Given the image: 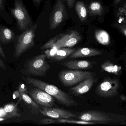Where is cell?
I'll return each instance as SVG.
<instances>
[{"label":"cell","mask_w":126,"mask_h":126,"mask_svg":"<svg viewBox=\"0 0 126 126\" xmlns=\"http://www.w3.org/2000/svg\"><path fill=\"white\" fill-rule=\"evenodd\" d=\"M22 79L28 84L42 90L54 97L61 104L67 107H72L77 105L76 102L67 93L60 90L54 85L29 76L26 77H22Z\"/></svg>","instance_id":"1"},{"label":"cell","mask_w":126,"mask_h":126,"mask_svg":"<svg viewBox=\"0 0 126 126\" xmlns=\"http://www.w3.org/2000/svg\"><path fill=\"white\" fill-rule=\"evenodd\" d=\"M45 54H41L29 60L25 65V69L21 73L34 77H43L46 75L50 66L47 62Z\"/></svg>","instance_id":"2"},{"label":"cell","mask_w":126,"mask_h":126,"mask_svg":"<svg viewBox=\"0 0 126 126\" xmlns=\"http://www.w3.org/2000/svg\"><path fill=\"white\" fill-rule=\"evenodd\" d=\"M37 26V24L32 26L19 36L14 53V56L16 59L19 57L34 46V37Z\"/></svg>","instance_id":"3"},{"label":"cell","mask_w":126,"mask_h":126,"mask_svg":"<svg viewBox=\"0 0 126 126\" xmlns=\"http://www.w3.org/2000/svg\"><path fill=\"white\" fill-rule=\"evenodd\" d=\"M95 73L79 70L62 71L59 77L61 82L65 86H73L79 83L87 78L95 77Z\"/></svg>","instance_id":"4"},{"label":"cell","mask_w":126,"mask_h":126,"mask_svg":"<svg viewBox=\"0 0 126 126\" xmlns=\"http://www.w3.org/2000/svg\"><path fill=\"white\" fill-rule=\"evenodd\" d=\"M11 12L20 31H26L32 26L31 17L21 0H14V7L11 9Z\"/></svg>","instance_id":"5"},{"label":"cell","mask_w":126,"mask_h":126,"mask_svg":"<svg viewBox=\"0 0 126 126\" xmlns=\"http://www.w3.org/2000/svg\"><path fill=\"white\" fill-rule=\"evenodd\" d=\"M119 82L117 79L105 78L95 90L96 94L105 98L115 97L118 93Z\"/></svg>","instance_id":"6"},{"label":"cell","mask_w":126,"mask_h":126,"mask_svg":"<svg viewBox=\"0 0 126 126\" xmlns=\"http://www.w3.org/2000/svg\"><path fill=\"white\" fill-rule=\"evenodd\" d=\"M67 16L64 0H57L50 15L49 28L53 30L59 27Z\"/></svg>","instance_id":"7"},{"label":"cell","mask_w":126,"mask_h":126,"mask_svg":"<svg viewBox=\"0 0 126 126\" xmlns=\"http://www.w3.org/2000/svg\"><path fill=\"white\" fill-rule=\"evenodd\" d=\"M32 98L37 104L45 107H52L54 104L53 97L38 88L32 89L29 92Z\"/></svg>","instance_id":"8"},{"label":"cell","mask_w":126,"mask_h":126,"mask_svg":"<svg viewBox=\"0 0 126 126\" xmlns=\"http://www.w3.org/2000/svg\"><path fill=\"white\" fill-rule=\"evenodd\" d=\"M81 39L79 33L75 31H71L65 34H59L55 48L71 47L76 45Z\"/></svg>","instance_id":"9"},{"label":"cell","mask_w":126,"mask_h":126,"mask_svg":"<svg viewBox=\"0 0 126 126\" xmlns=\"http://www.w3.org/2000/svg\"><path fill=\"white\" fill-rule=\"evenodd\" d=\"M78 118L82 121L101 123H109L113 120L106 114L95 110H88L83 112L79 115Z\"/></svg>","instance_id":"10"},{"label":"cell","mask_w":126,"mask_h":126,"mask_svg":"<svg viewBox=\"0 0 126 126\" xmlns=\"http://www.w3.org/2000/svg\"><path fill=\"white\" fill-rule=\"evenodd\" d=\"M40 112L44 115L54 119H67L77 117L76 115L68 110L59 108L44 107L40 110Z\"/></svg>","instance_id":"11"},{"label":"cell","mask_w":126,"mask_h":126,"mask_svg":"<svg viewBox=\"0 0 126 126\" xmlns=\"http://www.w3.org/2000/svg\"><path fill=\"white\" fill-rule=\"evenodd\" d=\"M95 82L96 79L94 77H89L83 80L78 85L71 88V91L75 95H82L88 92Z\"/></svg>","instance_id":"12"},{"label":"cell","mask_w":126,"mask_h":126,"mask_svg":"<svg viewBox=\"0 0 126 126\" xmlns=\"http://www.w3.org/2000/svg\"><path fill=\"white\" fill-rule=\"evenodd\" d=\"M94 62L88 60H72L64 63L61 64L65 67L74 70H89L94 67L95 64Z\"/></svg>","instance_id":"13"},{"label":"cell","mask_w":126,"mask_h":126,"mask_svg":"<svg viewBox=\"0 0 126 126\" xmlns=\"http://www.w3.org/2000/svg\"><path fill=\"white\" fill-rule=\"evenodd\" d=\"M102 52L94 48H82L76 50L70 56V58H78L80 57H90L101 55Z\"/></svg>","instance_id":"14"},{"label":"cell","mask_w":126,"mask_h":126,"mask_svg":"<svg viewBox=\"0 0 126 126\" xmlns=\"http://www.w3.org/2000/svg\"><path fill=\"white\" fill-rule=\"evenodd\" d=\"M101 68L103 71L116 75H119L121 72L122 68L109 60H106L101 65Z\"/></svg>","instance_id":"15"},{"label":"cell","mask_w":126,"mask_h":126,"mask_svg":"<svg viewBox=\"0 0 126 126\" xmlns=\"http://www.w3.org/2000/svg\"><path fill=\"white\" fill-rule=\"evenodd\" d=\"M14 33L12 30L6 27L0 28V40L3 43H8L11 42Z\"/></svg>","instance_id":"16"},{"label":"cell","mask_w":126,"mask_h":126,"mask_svg":"<svg viewBox=\"0 0 126 126\" xmlns=\"http://www.w3.org/2000/svg\"><path fill=\"white\" fill-rule=\"evenodd\" d=\"M76 50L75 48L69 47L60 48L57 50L52 60L56 61L63 60L70 56Z\"/></svg>","instance_id":"17"},{"label":"cell","mask_w":126,"mask_h":126,"mask_svg":"<svg viewBox=\"0 0 126 126\" xmlns=\"http://www.w3.org/2000/svg\"><path fill=\"white\" fill-rule=\"evenodd\" d=\"M95 37L98 42L103 45H108L110 43V36L104 30H98L95 33Z\"/></svg>","instance_id":"18"},{"label":"cell","mask_w":126,"mask_h":126,"mask_svg":"<svg viewBox=\"0 0 126 126\" xmlns=\"http://www.w3.org/2000/svg\"><path fill=\"white\" fill-rule=\"evenodd\" d=\"M76 12L82 22L85 21L87 17V11L85 5L82 1H78L76 5Z\"/></svg>","instance_id":"19"},{"label":"cell","mask_w":126,"mask_h":126,"mask_svg":"<svg viewBox=\"0 0 126 126\" xmlns=\"http://www.w3.org/2000/svg\"><path fill=\"white\" fill-rule=\"evenodd\" d=\"M104 12V8L100 3L93 2L89 5V12L90 15L101 16Z\"/></svg>","instance_id":"20"},{"label":"cell","mask_w":126,"mask_h":126,"mask_svg":"<svg viewBox=\"0 0 126 126\" xmlns=\"http://www.w3.org/2000/svg\"><path fill=\"white\" fill-rule=\"evenodd\" d=\"M20 95L22 97L23 100L28 105H29L30 108L33 109V110L35 112V113H37L39 111L40 108L38 105L33 100L32 98L28 95V94H26L25 93H20Z\"/></svg>","instance_id":"21"},{"label":"cell","mask_w":126,"mask_h":126,"mask_svg":"<svg viewBox=\"0 0 126 126\" xmlns=\"http://www.w3.org/2000/svg\"><path fill=\"white\" fill-rule=\"evenodd\" d=\"M3 109L11 118L19 117L20 116L18 112L17 105L14 103H9L6 105Z\"/></svg>","instance_id":"22"},{"label":"cell","mask_w":126,"mask_h":126,"mask_svg":"<svg viewBox=\"0 0 126 126\" xmlns=\"http://www.w3.org/2000/svg\"><path fill=\"white\" fill-rule=\"evenodd\" d=\"M57 121L58 123H67L69 124H76L80 125H93L95 123L93 122L85 121H76V120H71L67 119H57Z\"/></svg>","instance_id":"23"},{"label":"cell","mask_w":126,"mask_h":126,"mask_svg":"<svg viewBox=\"0 0 126 126\" xmlns=\"http://www.w3.org/2000/svg\"><path fill=\"white\" fill-rule=\"evenodd\" d=\"M126 5L119 9L118 14L119 23H123L126 24Z\"/></svg>","instance_id":"24"},{"label":"cell","mask_w":126,"mask_h":126,"mask_svg":"<svg viewBox=\"0 0 126 126\" xmlns=\"http://www.w3.org/2000/svg\"><path fill=\"white\" fill-rule=\"evenodd\" d=\"M59 48H53L46 49V50L44 51L45 54L46 56V57H47L48 59H53L55 54L56 53Z\"/></svg>","instance_id":"25"},{"label":"cell","mask_w":126,"mask_h":126,"mask_svg":"<svg viewBox=\"0 0 126 126\" xmlns=\"http://www.w3.org/2000/svg\"><path fill=\"white\" fill-rule=\"evenodd\" d=\"M57 123V120L53 119H45L40 121L39 124H50Z\"/></svg>","instance_id":"26"},{"label":"cell","mask_w":126,"mask_h":126,"mask_svg":"<svg viewBox=\"0 0 126 126\" xmlns=\"http://www.w3.org/2000/svg\"><path fill=\"white\" fill-rule=\"evenodd\" d=\"M0 118H4L6 119L10 118V117L5 111L3 108H0Z\"/></svg>","instance_id":"27"},{"label":"cell","mask_w":126,"mask_h":126,"mask_svg":"<svg viewBox=\"0 0 126 126\" xmlns=\"http://www.w3.org/2000/svg\"><path fill=\"white\" fill-rule=\"evenodd\" d=\"M117 27L118 29L120 30L121 32L125 36H126V25H119L116 24L115 25Z\"/></svg>","instance_id":"28"},{"label":"cell","mask_w":126,"mask_h":126,"mask_svg":"<svg viewBox=\"0 0 126 126\" xmlns=\"http://www.w3.org/2000/svg\"><path fill=\"white\" fill-rule=\"evenodd\" d=\"M27 90H28V88L24 84L21 83L19 85L18 91H19L20 93L21 92L26 93L27 91Z\"/></svg>","instance_id":"29"},{"label":"cell","mask_w":126,"mask_h":126,"mask_svg":"<svg viewBox=\"0 0 126 126\" xmlns=\"http://www.w3.org/2000/svg\"><path fill=\"white\" fill-rule=\"evenodd\" d=\"M66 1L69 8H71L73 7L75 3V0H66Z\"/></svg>","instance_id":"30"},{"label":"cell","mask_w":126,"mask_h":126,"mask_svg":"<svg viewBox=\"0 0 126 126\" xmlns=\"http://www.w3.org/2000/svg\"><path fill=\"white\" fill-rule=\"evenodd\" d=\"M12 96H13V98L14 99H16L17 98L21 96L20 93L19 91L18 90L16 91H14V93H13Z\"/></svg>","instance_id":"31"},{"label":"cell","mask_w":126,"mask_h":126,"mask_svg":"<svg viewBox=\"0 0 126 126\" xmlns=\"http://www.w3.org/2000/svg\"><path fill=\"white\" fill-rule=\"evenodd\" d=\"M0 68L4 70L6 69V67L3 61L0 58Z\"/></svg>","instance_id":"32"},{"label":"cell","mask_w":126,"mask_h":126,"mask_svg":"<svg viewBox=\"0 0 126 126\" xmlns=\"http://www.w3.org/2000/svg\"><path fill=\"white\" fill-rule=\"evenodd\" d=\"M0 55L3 59L5 60L6 59V57L4 51H3V48H2L0 45Z\"/></svg>","instance_id":"33"},{"label":"cell","mask_w":126,"mask_h":126,"mask_svg":"<svg viewBox=\"0 0 126 126\" xmlns=\"http://www.w3.org/2000/svg\"><path fill=\"white\" fill-rule=\"evenodd\" d=\"M5 0H0V12L3 10Z\"/></svg>","instance_id":"34"},{"label":"cell","mask_w":126,"mask_h":126,"mask_svg":"<svg viewBox=\"0 0 126 126\" xmlns=\"http://www.w3.org/2000/svg\"><path fill=\"white\" fill-rule=\"evenodd\" d=\"M121 0H114L113 3V5H116Z\"/></svg>","instance_id":"35"},{"label":"cell","mask_w":126,"mask_h":126,"mask_svg":"<svg viewBox=\"0 0 126 126\" xmlns=\"http://www.w3.org/2000/svg\"><path fill=\"white\" fill-rule=\"evenodd\" d=\"M33 1L36 5H39L41 2V0H33Z\"/></svg>","instance_id":"36"},{"label":"cell","mask_w":126,"mask_h":126,"mask_svg":"<svg viewBox=\"0 0 126 126\" xmlns=\"http://www.w3.org/2000/svg\"><path fill=\"white\" fill-rule=\"evenodd\" d=\"M120 98L122 101H125L126 99V97L124 95H122L120 96Z\"/></svg>","instance_id":"37"},{"label":"cell","mask_w":126,"mask_h":126,"mask_svg":"<svg viewBox=\"0 0 126 126\" xmlns=\"http://www.w3.org/2000/svg\"></svg>","instance_id":"38"}]
</instances>
